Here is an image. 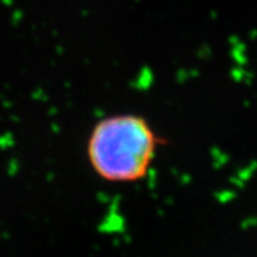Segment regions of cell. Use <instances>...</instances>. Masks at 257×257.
I'll return each mask as SVG.
<instances>
[{
	"label": "cell",
	"instance_id": "6da1fadb",
	"mask_svg": "<svg viewBox=\"0 0 257 257\" xmlns=\"http://www.w3.org/2000/svg\"><path fill=\"white\" fill-rule=\"evenodd\" d=\"M167 145L145 115L108 114L96 121L85 143L87 162L109 184H136L149 176L159 150Z\"/></svg>",
	"mask_w": 257,
	"mask_h": 257
}]
</instances>
